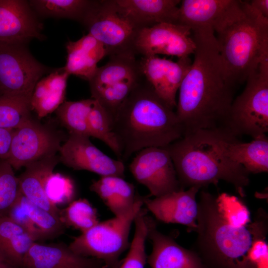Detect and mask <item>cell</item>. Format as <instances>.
<instances>
[{"label": "cell", "mask_w": 268, "mask_h": 268, "mask_svg": "<svg viewBox=\"0 0 268 268\" xmlns=\"http://www.w3.org/2000/svg\"><path fill=\"white\" fill-rule=\"evenodd\" d=\"M145 210L141 209L136 216L134 223V233L126 258L119 268H144L147 262L145 242L147 236V226Z\"/></svg>", "instance_id": "cell-34"}, {"label": "cell", "mask_w": 268, "mask_h": 268, "mask_svg": "<svg viewBox=\"0 0 268 268\" xmlns=\"http://www.w3.org/2000/svg\"><path fill=\"white\" fill-rule=\"evenodd\" d=\"M28 2L38 16L67 18L81 23L95 0H31Z\"/></svg>", "instance_id": "cell-29"}, {"label": "cell", "mask_w": 268, "mask_h": 268, "mask_svg": "<svg viewBox=\"0 0 268 268\" xmlns=\"http://www.w3.org/2000/svg\"><path fill=\"white\" fill-rule=\"evenodd\" d=\"M117 11L137 30L178 23L180 0H112Z\"/></svg>", "instance_id": "cell-19"}, {"label": "cell", "mask_w": 268, "mask_h": 268, "mask_svg": "<svg viewBox=\"0 0 268 268\" xmlns=\"http://www.w3.org/2000/svg\"><path fill=\"white\" fill-rule=\"evenodd\" d=\"M59 152L60 161L74 170L88 171L101 177H124L123 162L105 154L88 136L69 134Z\"/></svg>", "instance_id": "cell-14"}, {"label": "cell", "mask_w": 268, "mask_h": 268, "mask_svg": "<svg viewBox=\"0 0 268 268\" xmlns=\"http://www.w3.org/2000/svg\"><path fill=\"white\" fill-rule=\"evenodd\" d=\"M60 162L57 155L33 162L25 167L18 177L21 193L29 201L45 210L60 217L61 210L47 198L44 185L47 177Z\"/></svg>", "instance_id": "cell-23"}, {"label": "cell", "mask_w": 268, "mask_h": 268, "mask_svg": "<svg viewBox=\"0 0 268 268\" xmlns=\"http://www.w3.org/2000/svg\"><path fill=\"white\" fill-rule=\"evenodd\" d=\"M113 128L122 149L123 162L142 149L165 147L184 134L175 111L145 78L119 108Z\"/></svg>", "instance_id": "cell-3"}, {"label": "cell", "mask_w": 268, "mask_h": 268, "mask_svg": "<svg viewBox=\"0 0 268 268\" xmlns=\"http://www.w3.org/2000/svg\"><path fill=\"white\" fill-rule=\"evenodd\" d=\"M13 170L6 160H0V217L7 216L20 192Z\"/></svg>", "instance_id": "cell-35"}, {"label": "cell", "mask_w": 268, "mask_h": 268, "mask_svg": "<svg viewBox=\"0 0 268 268\" xmlns=\"http://www.w3.org/2000/svg\"><path fill=\"white\" fill-rule=\"evenodd\" d=\"M13 130L0 128V160L8 156Z\"/></svg>", "instance_id": "cell-37"}, {"label": "cell", "mask_w": 268, "mask_h": 268, "mask_svg": "<svg viewBox=\"0 0 268 268\" xmlns=\"http://www.w3.org/2000/svg\"><path fill=\"white\" fill-rule=\"evenodd\" d=\"M93 98L64 101L55 111L58 119L69 134L90 137L87 118L94 103Z\"/></svg>", "instance_id": "cell-31"}, {"label": "cell", "mask_w": 268, "mask_h": 268, "mask_svg": "<svg viewBox=\"0 0 268 268\" xmlns=\"http://www.w3.org/2000/svg\"><path fill=\"white\" fill-rule=\"evenodd\" d=\"M200 190L193 187L152 199L143 197V204L157 220L184 225L189 232L195 231L198 213L196 196Z\"/></svg>", "instance_id": "cell-17"}, {"label": "cell", "mask_w": 268, "mask_h": 268, "mask_svg": "<svg viewBox=\"0 0 268 268\" xmlns=\"http://www.w3.org/2000/svg\"><path fill=\"white\" fill-rule=\"evenodd\" d=\"M66 64L63 67L69 74L89 81L96 72L98 63L107 56L104 46L89 34L66 44Z\"/></svg>", "instance_id": "cell-24"}, {"label": "cell", "mask_w": 268, "mask_h": 268, "mask_svg": "<svg viewBox=\"0 0 268 268\" xmlns=\"http://www.w3.org/2000/svg\"><path fill=\"white\" fill-rule=\"evenodd\" d=\"M191 31L196 43L194 59L179 89L175 111L184 135L225 129L234 100V87L225 77L213 30Z\"/></svg>", "instance_id": "cell-1"}, {"label": "cell", "mask_w": 268, "mask_h": 268, "mask_svg": "<svg viewBox=\"0 0 268 268\" xmlns=\"http://www.w3.org/2000/svg\"><path fill=\"white\" fill-rule=\"evenodd\" d=\"M7 216L36 241L57 237L63 232L65 227L60 217L34 204L20 191Z\"/></svg>", "instance_id": "cell-21"}, {"label": "cell", "mask_w": 268, "mask_h": 268, "mask_svg": "<svg viewBox=\"0 0 268 268\" xmlns=\"http://www.w3.org/2000/svg\"><path fill=\"white\" fill-rule=\"evenodd\" d=\"M249 1L250 5L257 10L264 17L268 18V0H252Z\"/></svg>", "instance_id": "cell-38"}, {"label": "cell", "mask_w": 268, "mask_h": 268, "mask_svg": "<svg viewBox=\"0 0 268 268\" xmlns=\"http://www.w3.org/2000/svg\"><path fill=\"white\" fill-rule=\"evenodd\" d=\"M180 3L177 24L191 30L210 28L214 31L239 6L240 0H183Z\"/></svg>", "instance_id": "cell-22"}, {"label": "cell", "mask_w": 268, "mask_h": 268, "mask_svg": "<svg viewBox=\"0 0 268 268\" xmlns=\"http://www.w3.org/2000/svg\"><path fill=\"white\" fill-rule=\"evenodd\" d=\"M246 81L243 91L232 103L225 129L236 137L254 139L268 132V58Z\"/></svg>", "instance_id": "cell-7"}, {"label": "cell", "mask_w": 268, "mask_h": 268, "mask_svg": "<svg viewBox=\"0 0 268 268\" xmlns=\"http://www.w3.org/2000/svg\"><path fill=\"white\" fill-rule=\"evenodd\" d=\"M61 137L31 118L13 130L8 156L6 160L13 169L54 156L61 147Z\"/></svg>", "instance_id": "cell-11"}, {"label": "cell", "mask_w": 268, "mask_h": 268, "mask_svg": "<svg viewBox=\"0 0 268 268\" xmlns=\"http://www.w3.org/2000/svg\"><path fill=\"white\" fill-rule=\"evenodd\" d=\"M222 146L225 155L250 174L268 172V138L266 134L244 142L229 133L223 140Z\"/></svg>", "instance_id": "cell-25"}, {"label": "cell", "mask_w": 268, "mask_h": 268, "mask_svg": "<svg viewBox=\"0 0 268 268\" xmlns=\"http://www.w3.org/2000/svg\"><path fill=\"white\" fill-rule=\"evenodd\" d=\"M187 26L161 23L139 29L134 43L136 55L176 56L179 58L194 54L196 43Z\"/></svg>", "instance_id": "cell-13"}, {"label": "cell", "mask_w": 268, "mask_h": 268, "mask_svg": "<svg viewBox=\"0 0 268 268\" xmlns=\"http://www.w3.org/2000/svg\"><path fill=\"white\" fill-rule=\"evenodd\" d=\"M214 31L225 77L233 87L268 58V18L249 1L241 0Z\"/></svg>", "instance_id": "cell-5"}, {"label": "cell", "mask_w": 268, "mask_h": 268, "mask_svg": "<svg viewBox=\"0 0 268 268\" xmlns=\"http://www.w3.org/2000/svg\"><path fill=\"white\" fill-rule=\"evenodd\" d=\"M88 81L92 98L105 108L113 119L134 89L144 79L138 60L133 54L110 57Z\"/></svg>", "instance_id": "cell-8"}, {"label": "cell", "mask_w": 268, "mask_h": 268, "mask_svg": "<svg viewBox=\"0 0 268 268\" xmlns=\"http://www.w3.org/2000/svg\"><path fill=\"white\" fill-rule=\"evenodd\" d=\"M90 137L104 142L121 161L122 151L113 128V119L99 102L94 99L87 118Z\"/></svg>", "instance_id": "cell-30"}, {"label": "cell", "mask_w": 268, "mask_h": 268, "mask_svg": "<svg viewBox=\"0 0 268 268\" xmlns=\"http://www.w3.org/2000/svg\"><path fill=\"white\" fill-rule=\"evenodd\" d=\"M43 24L24 0H0V45H26L43 40Z\"/></svg>", "instance_id": "cell-15"}, {"label": "cell", "mask_w": 268, "mask_h": 268, "mask_svg": "<svg viewBox=\"0 0 268 268\" xmlns=\"http://www.w3.org/2000/svg\"><path fill=\"white\" fill-rule=\"evenodd\" d=\"M105 47L109 57L136 54L137 30L117 10L112 0H95L81 23Z\"/></svg>", "instance_id": "cell-9"}, {"label": "cell", "mask_w": 268, "mask_h": 268, "mask_svg": "<svg viewBox=\"0 0 268 268\" xmlns=\"http://www.w3.org/2000/svg\"><path fill=\"white\" fill-rule=\"evenodd\" d=\"M31 99L0 94V128L14 130L30 119Z\"/></svg>", "instance_id": "cell-32"}, {"label": "cell", "mask_w": 268, "mask_h": 268, "mask_svg": "<svg viewBox=\"0 0 268 268\" xmlns=\"http://www.w3.org/2000/svg\"><path fill=\"white\" fill-rule=\"evenodd\" d=\"M119 266L120 265L115 266H107L105 268H119Z\"/></svg>", "instance_id": "cell-40"}, {"label": "cell", "mask_w": 268, "mask_h": 268, "mask_svg": "<svg viewBox=\"0 0 268 268\" xmlns=\"http://www.w3.org/2000/svg\"><path fill=\"white\" fill-rule=\"evenodd\" d=\"M90 190L99 196L115 216L129 211L139 196L133 184L114 176L101 177L93 181Z\"/></svg>", "instance_id": "cell-27"}, {"label": "cell", "mask_w": 268, "mask_h": 268, "mask_svg": "<svg viewBox=\"0 0 268 268\" xmlns=\"http://www.w3.org/2000/svg\"><path fill=\"white\" fill-rule=\"evenodd\" d=\"M47 71L26 45H0V94L31 99L36 83Z\"/></svg>", "instance_id": "cell-10"}, {"label": "cell", "mask_w": 268, "mask_h": 268, "mask_svg": "<svg viewBox=\"0 0 268 268\" xmlns=\"http://www.w3.org/2000/svg\"><path fill=\"white\" fill-rule=\"evenodd\" d=\"M0 268H17L5 257L0 250Z\"/></svg>", "instance_id": "cell-39"}, {"label": "cell", "mask_w": 268, "mask_h": 268, "mask_svg": "<svg viewBox=\"0 0 268 268\" xmlns=\"http://www.w3.org/2000/svg\"><path fill=\"white\" fill-rule=\"evenodd\" d=\"M129 169L154 198L182 190L172 159L165 147H149L138 151Z\"/></svg>", "instance_id": "cell-12"}, {"label": "cell", "mask_w": 268, "mask_h": 268, "mask_svg": "<svg viewBox=\"0 0 268 268\" xmlns=\"http://www.w3.org/2000/svg\"><path fill=\"white\" fill-rule=\"evenodd\" d=\"M69 76L63 67L37 82L31 98V107L39 118L55 111L65 101Z\"/></svg>", "instance_id": "cell-26"}, {"label": "cell", "mask_w": 268, "mask_h": 268, "mask_svg": "<svg viewBox=\"0 0 268 268\" xmlns=\"http://www.w3.org/2000/svg\"><path fill=\"white\" fill-rule=\"evenodd\" d=\"M45 195L53 204L69 203L75 197L74 185L71 179L59 173H51L44 185Z\"/></svg>", "instance_id": "cell-36"}, {"label": "cell", "mask_w": 268, "mask_h": 268, "mask_svg": "<svg viewBox=\"0 0 268 268\" xmlns=\"http://www.w3.org/2000/svg\"><path fill=\"white\" fill-rule=\"evenodd\" d=\"M107 266L100 260L75 253L68 246L35 242L25 255L21 268H105Z\"/></svg>", "instance_id": "cell-20"}, {"label": "cell", "mask_w": 268, "mask_h": 268, "mask_svg": "<svg viewBox=\"0 0 268 268\" xmlns=\"http://www.w3.org/2000/svg\"><path fill=\"white\" fill-rule=\"evenodd\" d=\"M229 133L223 128L200 130L164 147L171 157L182 190L217 186L223 180L231 184L241 197L245 196L250 173L225 155L222 141Z\"/></svg>", "instance_id": "cell-4"}, {"label": "cell", "mask_w": 268, "mask_h": 268, "mask_svg": "<svg viewBox=\"0 0 268 268\" xmlns=\"http://www.w3.org/2000/svg\"><path fill=\"white\" fill-rule=\"evenodd\" d=\"M198 203V235L192 250L205 268H254L249 255L257 241L266 238V214L262 211L249 223L233 219L222 209L216 196L204 190Z\"/></svg>", "instance_id": "cell-2"}, {"label": "cell", "mask_w": 268, "mask_h": 268, "mask_svg": "<svg viewBox=\"0 0 268 268\" xmlns=\"http://www.w3.org/2000/svg\"><path fill=\"white\" fill-rule=\"evenodd\" d=\"M35 238L8 216L0 217V250L17 268H21L23 259Z\"/></svg>", "instance_id": "cell-28"}, {"label": "cell", "mask_w": 268, "mask_h": 268, "mask_svg": "<svg viewBox=\"0 0 268 268\" xmlns=\"http://www.w3.org/2000/svg\"><path fill=\"white\" fill-rule=\"evenodd\" d=\"M138 61L146 80L174 110L177 106V91L192 63L189 56L179 58L176 62L157 56H141Z\"/></svg>", "instance_id": "cell-16"}, {"label": "cell", "mask_w": 268, "mask_h": 268, "mask_svg": "<svg viewBox=\"0 0 268 268\" xmlns=\"http://www.w3.org/2000/svg\"><path fill=\"white\" fill-rule=\"evenodd\" d=\"M143 205L139 195L134 206L128 212L115 216L96 225L74 238L68 246L75 253L97 259L106 265H119L121 255L130 245L131 227Z\"/></svg>", "instance_id": "cell-6"}, {"label": "cell", "mask_w": 268, "mask_h": 268, "mask_svg": "<svg viewBox=\"0 0 268 268\" xmlns=\"http://www.w3.org/2000/svg\"><path fill=\"white\" fill-rule=\"evenodd\" d=\"M60 219L65 227H72L81 233L99 222L96 209L85 199L70 202L66 208L61 210Z\"/></svg>", "instance_id": "cell-33"}, {"label": "cell", "mask_w": 268, "mask_h": 268, "mask_svg": "<svg viewBox=\"0 0 268 268\" xmlns=\"http://www.w3.org/2000/svg\"><path fill=\"white\" fill-rule=\"evenodd\" d=\"M148 238L152 245L147 262L151 268H206L198 254L179 245L157 229L154 220L146 214Z\"/></svg>", "instance_id": "cell-18"}]
</instances>
